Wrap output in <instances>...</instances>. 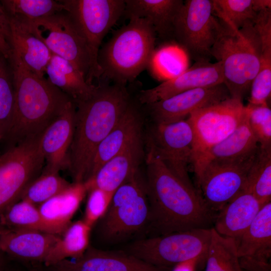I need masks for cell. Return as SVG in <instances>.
Masks as SVG:
<instances>
[{
    "mask_svg": "<svg viewBox=\"0 0 271 271\" xmlns=\"http://www.w3.org/2000/svg\"><path fill=\"white\" fill-rule=\"evenodd\" d=\"M146 162L145 183L150 209L148 228L162 235L212 227L217 213L194 186L183 182L149 151Z\"/></svg>",
    "mask_w": 271,
    "mask_h": 271,
    "instance_id": "6da1fadb",
    "label": "cell"
},
{
    "mask_svg": "<svg viewBox=\"0 0 271 271\" xmlns=\"http://www.w3.org/2000/svg\"><path fill=\"white\" fill-rule=\"evenodd\" d=\"M131 100L126 85L101 83L88 99L75 103L67 168L74 182H84L88 179L97 148L117 124Z\"/></svg>",
    "mask_w": 271,
    "mask_h": 271,
    "instance_id": "7a4b0ae2",
    "label": "cell"
},
{
    "mask_svg": "<svg viewBox=\"0 0 271 271\" xmlns=\"http://www.w3.org/2000/svg\"><path fill=\"white\" fill-rule=\"evenodd\" d=\"M8 60L15 98L12 119L4 139L13 146L41 136L72 100L47 78L31 71L14 53Z\"/></svg>",
    "mask_w": 271,
    "mask_h": 271,
    "instance_id": "3957f363",
    "label": "cell"
},
{
    "mask_svg": "<svg viewBox=\"0 0 271 271\" xmlns=\"http://www.w3.org/2000/svg\"><path fill=\"white\" fill-rule=\"evenodd\" d=\"M217 19L211 56L221 64L224 84L231 98L242 100L259 68L260 36L254 24L238 29Z\"/></svg>",
    "mask_w": 271,
    "mask_h": 271,
    "instance_id": "277c9868",
    "label": "cell"
},
{
    "mask_svg": "<svg viewBox=\"0 0 271 271\" xmlns=\"http://www.w3.org/2000/svg\"><path fill=\"white\" fill-rule=\"evenodd\" d=\"M156 33L145 19L131 18L98 52L100 78L126 85L148 67L155 52Z\"/></svg>",
    "mask_w": 271,
    "mask_h": 271,
    "instance_id": "5b68a950",
    "label": "cell"
},
{
    "mask_svg": "<svg viewBox=\"0 0 271 271\" xmlns=\"http://www.w3.org/2000/svg\"><path fill=\"white\" fill-rule=\"evenodd\" d=\"M149 217L145 183L138 171L114 193L100 219V236L108 242L120 241L148 228Z\"/></svg>",
    "mask_w": 271,
    "mask_h": 271,
    "instance_id": "8992f818",
    "label": "cell"
},
{
    "mask_svg": "<svg viewBox=\"0 0 271 271\" xmlns=\"http://www.w3.org/2000/svg\"><path fill=\"white\" fill-rule=\"evenodd\" d=\"M23 19L52 54L71 63L88 84H93L94 79L100 78L99 67L94 63L85 40L64 11L33 20Z\"/></svg>",
    "mask_w": 271,
    "mask_h": 271,
    "instance_id": "52a82bcc",
    "label": "cell"
},
{
    "mask_svg": "<svg viewBox=\"0 0 271 271\" xmlns=\"http://www.w3.org/2000/svg\"><path fill=\"white\" fill-rule=\"evenodd\" d=\"M211 228L193 229L141 239L129 244L126 252L150 264L171 268L194 257L205 260Z\"/></svg>",
    "mask_w": 271,
    "mask_h": 271,
    "instance_id": "ba28073f",
    "label": "cell"
},
{
    "mask_svg": "<svg viewBox=\"0 0 271 271\" xmlns=\"http://www.w3.org/2000/svg\"><path fill=\"white\" fill-rule=\"evenodd\" d=\"M245 112L242 100L230 97L190 113L187 119L194 133L192 166L195 174L209 151L234 131Z\"/></svg>",
    "mask_w": 271,
    "mask_h": 271,
    "instance_id": "9c48e42d",
    "label": "cell"
},
{
    "mask_svg": "<svg viewBox=\"0 0 271 271\" xmlns=\"http://www.w3.org/2000/svg\"><path fill=\"white\" fill-rule=\"evenodd\" d=\"M41 136L11 146L0 156V214L21 199L25 189L42 171L45 159L40 147Z\"/></svg>",
    "mask_w": 271,
    "mask_h": 271,
    "instance_id": "30bf717a",
    "label": "cell"
},
{
    "mask_svg": "<svg viewBox=\"0 0 271 271\" xmlns=\"http://www.w3.org/2000/svg\"><path fill=\"white\" fill-rule=\"evenodd\" d=\"M217 22L212 0H186L175 22L174 38L195 62H210Z\"/></svg>",
    "mask_w": 271,
    "mask_h": 271,
    "instance_id": "8fae6325",
    "label": "cell"
},
{
    "mask_svg": "<svg viewBox=\"0 0 271 271\" xmlns=\"http://www.w3.org/2000/svg\"><path fill=\"white\" fill-rule=\"evenodd\" d=\"M79 34L85 40L94 63L102 40L123 15L125 0H61Z\"/></svg>",
    "mask_w": 271,
    "mask_h": 271,
    "instance_id": "7c38bea8",
    "label": "cell"
},
{
    "mask_svg": "<svg viewBox=\"0 0 271 271\" xmlns=\"http://www.w3.org/2000/svg\"><path fill=\"white\" fill-rule=\"evenodd\" d=\"M147 143L148 151L183 182L194 186L188 173L189 165L193 164L194 133L187 118L173 123L154 124Z\"/></svg>",
    "mask_w": 271,
    "mask_h": 271,
    "instance_id": "4fadbf2b",
    "label": "cell"
},
{
    "mask_svg": "<svg viewBox=\"0 0 271 271\" xmlns=\"http://www.w3.org/2000/svg\"><path fill=\"white\" fill-rule=\"evenodd\" d=\"M254 157L242 162L213 160L204 165L196 178L198 191L211 210L217 213L245 190L247 174Z\"/></svg>",
    "mask_w": 271,
    "mask_h": 271,
    "instance_id": "5bb4252c",
    "label": "cell"
},
{
    "mask_svg": "<svg viewBox=\"0 0 271 271\" xmlns=\"http://www.w3.org/2000/svg\"><path fill=\"white\" fill-rule=\"evenodd\" d=\"M224 83L188 90L146 105L154 124L185 119L194 111L230 98Z\"/></svg>",
    "mask_w": 271,
    "mask_h": 271,
    "instance_id": "9a60e30c",
    "label": "cell"
},
{
    "mask_svg": "<svg viewBox=\"0 0 271 271\" xmlns=\"http://www.w3.org/2000/svg\"><path fill=\"white\" fill-rule=\"evenodd\" d=\"M235 241L240 263L244 270L270 271L271 202L261 207Z\"/></svg>",
    "mask_w": 271,
    "mask_h": 271,
    "instance_id": "2e32d148",
    "label": "cell"
},
{
    "mask_svg": "<svg viewBox=\"0 0 271 271\" xmlns=\"http://www.w3.org/2000/svg\"><path fill=\"white\" fill-rule=\"evenodd\" d=\"M222 83H224V78L220 63L195 62L191 67L158 86L141 91L138 100L141 104L146 105L188 90Z\"/></svg>",
    "mask_w": 271,
    "mask_h": 271,
    "instance_id": "e0dca14e",
    "label": "cell"
},
{
    "mask_svg": "<svg viewBox=\"0 0 271 271\" xmlns=\"http://www.w3.org/2000/svg\"><path fill=\"white\" fill-rule=\"evenodd\" d=\"M45 271H171L127 252L98 249L89 246L80 257L66 259L44 267Z\"/></svg>",
    "mask_w": 271,
    "mask_h": 271,
    "instance_id": "ac0fdd59",
    "label": "cell"
},
{
    "mask_svg": "<svg viewBox=\"0 0 271 271\" xmlns=\"http://www.w3.org/2000/svg\"><path fill=\"white\" fill-rule=\"evenodd\" d=\"M75 110V104L71 100L41 135L40 147L46 163L42 172L59 173L68 168Z\"/></svg>",
    "mask_w": 271,
    "mask_h": 271,
    "instance_id": "d6986e66",
    "label": "cell"
},
{
    "mask_svg": "<svg viewBox=\"0 0 271 271\" xmlns=\"http://www.w3.org/2000/svg\"><path fill=\"white\" fill-rule=\"evenodd\" d=\"M144 155L141 136L105 163L93 176L84 182L87 192L97 188L114 194L139 171Z\"/></svg>",
    "mask_w": 271,
    "mask_h": 271,
    "instance_id": "ffe728a7",
    "label": "cell"
},
{
    "mask_svg": "<svg viewBox=\"0 0 271 271\" xmlns=\"http://www.w3.org/2000/svg\"><path fill=\"white\" fill-rule=\"evenodd\" d=\"M59 237L36 230L0 228L1 250L13 258L44 262Z\"/></svg>",
    "mask_w": 271,
    "mask_h": 271,
    "instance_id": "44dd1931",
    "label": "cell"
},
{
    "mask_svg": "<svg viewBox=\"0 0 271 271\" xmlns=\"http://www.w3.org/2000/svg\"><path fill=\"white\" fill-rule=\"evenodd\" d=\"M142 123L140 109L131 100L117 124L97 148L88 179L93 176L105 163L142 136Z\"/></svg>",
    "mask_w": 271,
    "mask_h": 271,
    "instance_id": "7402d4cb",
    "label": "cell"
},
{
    "mask_svg": "<svg viewBox=\"0 0 271 271\" xmlns=\"http://www.w3.org/2000/svg\"><path fill=\"white\" fill-rule=\"evenodd\" d=\"M10 45L26 67L38 76L44 77L52 53L45 44L30 29L26 21L10 17Z\"/></svg>",
    "mask_w": 271,
    "mask_h": 271,
    "instance_id": "603a6c76",
    "label": "cell"
},
{
    "mask_svg": "<svg viewBox=\"0 0 271 271\" xmlns=\"http://www.w3.org/2000/svg\"><path fill=\"white\" fill-rule=\"evenodd\" d=\"M263 206L252 194L244 190L217 212L212 227L219 234L236 240Z\"/></svg>",
    "mask_w": 271,
    "mask_h": 271,
    "instance_id": "cb8c5ba5",
    "label": "cell"
},
{
    "mask_svg": "<svg viewBox=\"0 0 271 271\" xmlns=\"http://www.w3.org/2000/svg\"><path fill=\"white\" fill-rule=\"evenodd\" d=\"M123 15L128 19H145L162 39L174 38V25L183 0H125Z\"/></svg>",
    "mask_w": 271,
    "mask_h": 271,
    "instance_id": "d4e9b609",
    "label": "cell"
},
{
    "mask_svg": "<svg viewBox=\"0 0 271 271\" xmlns=\"http://www.w3.org/2000/svg\"><path fill=\"white\" fill-rule=\"evenodd\" d=\"M87 193L84 182H73L38 207L46 223L56 234L61 235Z\"/></svg>",
    "mask_w": 271,
    "mask_h": 271,
    "instance_id": "484cf974",
    "label": "cell"
},
{
    "mask_svg": "<svg viewBox=\"0 0 271 271\" xmlns=\"http://www.w3.org/2000/svg\"><path fill=\"white\" fill-rule=\"evenodd\" d=\"M258 148L259 144L250 128L246 110L244 116L234 131L209 151L195 176L209 161H247L255 156Z\"/></svg>",
    "mask_w": 271,
    "mask_h": 271,
    "instance_id": "4316f807",
    "label": "cell"
},
{
    "mask_svg": "<svg viewBox=\"0 0 271 271\" xmlns=\"http://www.w3.org/2000/svg\"><path fill=\"white\" fill-rule=\"evenodd\" d=\"M45 74L47 79L76 103L88 99L96 86L88 84L81 73L69 62L52 55Z\"/></svg>",
    "mask_w": 271,
    "mask_h": 271,
    "instance_id": "83f0119b",
    "label": "cell"
},
{
    "mask_svg": "<svg viewBox=\"0 0 271 271\" xmlns=\"http://www.w3.org/2000/svg\"><path fill=\"white\" fill-rule=\"evenodd\" d=\"M91 228L83 220L71 223L49 251L44 261L45 266L82 256L89 246Z\"/></svg>",
    "mask_w": 271,
    "mask_h": 271,
    "instance_id": "f1b7e54d",
    "label": "cell"
},
{
    "mask_svg": "<svg viewBox=\"0 0 271 271\" xmlns=\"http://www.w3.org/2000/svg\"><path fill=\"white\" fill-rule=\"evenodd\" d=\"M205 261V271H245L240 263L235 239L219 234L213 227Z\"/></svg>",
    "mask_w": 271,
    "mask_h": 271,
    "instance_id": "f546056e",
    "label": "cell"
},
{
    "mask_svg": "<svg viewBox=\"0 0 271 271\" xmlns=\"http://www.w3.org/2000/svg\"><path fill=\"white\" fill-rule=\"evenodd\" d=\"M0 228L32 229L55 234L43 219L38 207L23 200L11 205L0 214Z\"/></svg>",
    "mask_w": 271,
    "mask_h": 271,
    "instance_id": "4dcf8cb0",
    "label": "cell"
},
{
    "mask_svg": "<svg viewBox=\"0 0 271 271\" xmlns=\"http://www.w3.org/2000/svg\"><path fill=\"white\" fill-rule=\"evenodd\" d=\"M245 190L262 205L271 202V148L259 146L247 174Z\"/></svg>",
    "mask_w": 271,
    "mask_h": 271,
    "instance_id": "1f68e13d",
    "label": "cell"
},
{
    "mask_svg": "<svg viewBox=\"0 0 271 271\" xmlns=\"http://www.w3.org/2000/svg\"><path fill=\"white\" fill-rule=\"evenodd\" d=\"M213 14L217 18L240 29L254 24L257 13L253 0H212Z\"/></svg>",
    "mask_w": 271,
    "mask_h": 271,
    "instance_id": "d6a6232c",
    "label": "cell"
},
{
    "mask_svg": "<svg viewBox=\"0 0 271 271\" xmlns=\"http://www.w3.org/2000/svg\"><path fill=\"white\" fill-rule=\"evenodd\" d=\"M0 3L9 16L30 20L47 17L63 11L60 1L3 0Z\"/></svg>",
    "mask_w": 271,
    "mask_h": 271,
    "instance_id": "836d02e7",
    "label": "cell"
},
{
    "mask_svg": "<svg viewBox=\"0 0 271 271\" xmlns=\"http://www.w3.org/2000/svg\"><path fill=\"white\" fill-rule=\"evenodd\" d=\"M59 173H43L25 189L21 199L38 206L57 195L70 184Z\"/></svg>",
    "mask_w": 271,
    "mask_h": 271,
    "instance_id": "e575fe53",
    "label": "cell"
},
{
    "mask_svg": "<svg viewBox=\"0 0 271 271\" xmlns=\"http://www.w3.org/2000/svg\"><path fill=\"white\" fill-rule=\"evenodd\" d=\"M0 56V141L4 139L11 122L15 106V90L11 70Z\"/></svg>",
    "mask_w": 271,
    "mask_h": 271,
    "instance_id": "d590c367",
    "label": "cell"
},
{
    "mask_svg": "<svg viewBox=\"0 0 271 271\" xmlns=\"http://www.w3.org/2000/svg\"><path fill=\"white\" fill-rule=\"evenodd\" d=\"M248 123L259 146L271 148V109L268 104L245 105Z\"/></svg>",
    "mask_w": 271,
    "mask_h": 271,
    "instance_id": "8d00e7d4",
    "label": "cell"
},
{
    "mask_svg": "<svg viewBox=\"0 0 271 271\" xmlns=\"http://www.w3.org/2000/svg\"><path fill=\"white\" fill-rule=\"evenodd\" d=\"M87 192L88 196L82 220L92 227L105 214L113 194L97 188H93Z\"/></svg>",
    "mask_w": 271,
    "mask_h": 271,
    "instance_id": "74e56055",
    "label": "cell"
},
{
    "mask_svg": "<svg viewBox=\"0 0 271 271\" xmlns=\"http://www.w3.org/2000/svg\"><path fill=\"white\" fill-rule=\"evenodd\" d=\"M11 31L10 17L0 3V33L9 45Z\"/></svg>",
    "mask_w": 271,
    "mask_h": 271,
    "instance_id": "f35d334b",
    "label": "cell"
},
{
    "mask_svg": "<svg viewBox=\"0 0 271 271\" xmlns=\"http://www.w3.org/2000/svg\"><path fill=\"white\" fill-rule=\"evenodd\" d=\"M202 260H205L201 257H194L183 261L173 266L171 271H196L197 265Z\"/></svg>",
    "mask_w": 271,
    "mask_h": 271,
    "instance_id": "ab89813d",
    "label": "cell"
},
{
    "mask_svg": "<svg viewBox=\"0 0 271 271\" xmlns=\"http://www.w3.org/2000/svg\"><path fill=\"white\" fill-rule=\"evenodd\" d=\"M12 49L9 43L0 33V54L5 59H9L12 55Z\"/></svg>",
    "mask_w": 271,
    "mask_h": 271,
    "instance_id": "60d3db41",
    "label": "cell"
},
{
    "mask_svg": "<svg viewBox=\"0 0 271 271\" xmlns=\"http://www.w3.org/2000/svg\"><path fill=\"white\" fill-rule=\"evenodd\" d=\"M253 5L257 13L267 9H271L270 0H253Z\"/></svg>",
    "mask_w": 271,
    "mask_h": 271,
    "instance_id": "b9f144b4",
    "label": "cell"
},
{
    "mask_svg": "<svg viewBox=\"0 0 271 271\" xmlns=\"http://www.w3.org/2000/svg\"><path fill=\"white\" fill-rule=\"evenodd\" d=\"M0 271H20L5 259V256L0 263Z\"/></svg>",
    "mask_w": 271,
    "mask_h": 271,
    "instance_id": "7bdbcfd3",
    "label": "cell"
},
{
    "mask_svg": "<svg viewBox=\"0 0 271 271\" xmlns=\"http://www.w3.org/2000/svg\"><path fill=\"white\" fill-rule=\"evenodd\" d=\"M29 271H45L44 267L41 266H34L32 267Z\"/></svg>",
    "mask_w": 271,
    "mask_h": 271,
    "instance_id": "ee69618b",
    "label": "cell"
},
{
    "mask_svg": "<svg viewBox=\"0 0 271 271\" xmlns=\"http://www.w3.org/2000/svg\"><path fill=\"white\" fill-rule=\"evenodd\" d=\"M5 256V253L4 252H3L2 251H1L0 252V263L2 261V260H3L4 257Z\"/></svg>",
    "mask_w": 271,
    "mask_h": 271,
    "instance_id": "f6af8a7d",
    "label": "cell"
},
{
    "mask_svg": "<svg viewBox=\"0 0 271 271\" xmlns=\"http://www.w3.org/2000/svg\"><path fill=\"white\" fill-rule=\"evenodd\" d=\"M1 248H0V252H1Z\"/></svg>",
    "mask_w": 271,
    "mask_h": 271,
    "instance_id": "bcb514c9",
    "label": "cell"
},
{
    "mask_svg": "<svg viewBox=\"0 0 271 271\" xmlns=\"http://www.w3.org/2000/svg\"><path fill=\"white\" fill-rule=\"evenodd\" d=\"M1 55L0 54V56H1Z\"/></svg>",
    "mask_w": 271,
    "mask_h": 271,
    "instance_id": "7dc6e473",
    "label": "cell"
}]
</instances>
